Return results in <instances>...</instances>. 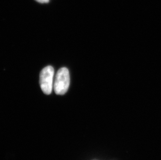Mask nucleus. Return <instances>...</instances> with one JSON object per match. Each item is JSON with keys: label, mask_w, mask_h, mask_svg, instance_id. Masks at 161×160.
<instances>
[{"label": "nucleus", "mask_w": 161, "mask_h": 160, "mask_svg": "<svg viewBox=\"0 0 161 160\" xmlns=\"http://www.w3.org/2000/svg\"><path fill=\"white\" fill-rule=\"evenodd\" d=\"M70 83V77L69 70L66 68H62L56 73L53 88L57 95H62L65 94L69 89Z\"/></svg>", "instance_id": "f257e3e1"}, {"label": "nucleus", "mask_w": 161, "mask_h": 160, "mask_svg": "<svg viewBox=\"0 0 161 160\" xmlns=\"http://www.w3.org/2000/svg\"><path fill=\"white\" fill-rule=\"evenodd\" d=\"M54 70L52 66H47L43 69L40 75V84L44 94L50 95L53 88Z\"/></svg>", "instance_id": "f03ea898"}, {"label": "nucleus", "mask_w": 161, "mask_h": 160, "mask_svg": "<svg viewBox=\"0 0 161 160\" xmlns=\"http://www.w3.org/2000/svg\"><path fill=\"white\" fill-rule=\"evenodd\" d=\"M36 1L40 3H47L49 2V0H36Z\"/></svg>", "instance_id": "7ed1b4c3"}]
</instances>
